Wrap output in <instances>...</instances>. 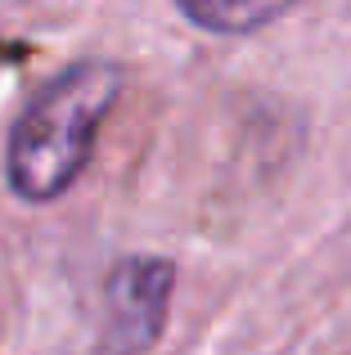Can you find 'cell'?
<instances>
[{
	"instance_id": "1",
	"label": "cell",
	"mask_w": 351,
	"mask_h": 355,
	"mask_svg": "<svg viewBox=\"0 0 351 355\" xmlns=\"http://www.w3.org/2000/svg\"><path fill=\"white\" fill-rule=\"evenodd\" d=\"M122 95L113 59H81L50 77L18 113L5 144V180L23 202H54L86 171L95 135Z\"/></svg>"
},
{
	"instance_id": "3",
	"label": "cell",
	"mask_w": 351,
	"mask_h": 355,
	"mask_svg": "<svg viewBox=\"0 0 351 355\" xmlns=\"http://www.w3.org/2000/svg\"><path fill=\"white\" fill-rule=\"evenodd\" d=\"M180 14L194 27L216 36H248L257 27L275 23L280 14H289L298 0H176Z\"/></svg>"
},
{
	"instance_id": "2",
	"label": "cell",
	"mask_w": 351,
	"mask_h": 355,
	"mask_svg": "<svg viewBox=\"0 0 351 355\" xmlns=\"http://www.w3.org/2000/svg\"><path fill=\"white\" fill-rule=\"evenodd\" d=\"M176 261L135 252L104 279V355H144L167 329Z\"/></svg>"
}]
</instances>
